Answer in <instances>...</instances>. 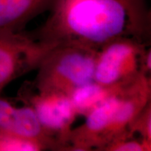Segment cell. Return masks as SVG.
<instances>
[{
	"mask_svg": "<svg viewBox=\"0 0 151 151\" xmlns=\"http://www.w3.org/2000/svg\"><path fill=\"white\" fill-rule=\"evenodd\" d=\"M46 22L30 32L45 46L75 45L99 52L116 39L150 45L147 0H55Z\"/></svg>",
	"mask_w": 151,
	"mask_h": 151,
	"instance_id": "cell-1",
	"label": "cell"
},
{
	"mask_svg": "<svg viewBox=\"0 0 151 151\" xmlns=\"http://www.w3.org/2000/svg\"><path fill=\"white\" fill-rule=\"evenodd\" d=\"M98 51L75 45H60L50 48L37 68L32 82L40 91L69 94L75 88L94 81Z\"/></svg>",
	"mask_w": 151,
	"mask_h": 151,
	"instance_id": "cell-2",
	"label": "cell"
},
{
	"mask_svg": "<svg viewBox=\"0 0 151 151\" xmlns=\"http://www.w3.org/2000/svg\"><path fill=\"white\" fill-rule=\"evenodd\" d=\"M148 46L127 38L106 44L98 52L94 81L114 88L134 80L144 73L143 58Z\"/></svg>",
	"mask_w": 151,
	"mask_h": 151,
	"instance_id": "cell-3",
	"label": "cell"
},
{
	"mask_svg": "<svg viewBox=\"0 0 151 151\" xmlns=\"http://www.w3.org/2000/svg\"><path fill=\"white\" fill-rule=\"evenodd\" d=\"M18 99L33 109L43 129L58 139L62 150H65L71 126L77 116L69 94L40 91L32 83H26L19 90Z\"/></svg>",
	"mask_w": 151,
	"mask_h": 151,
	"instance_id": "cell-4",
	"label": "cell"
},
{
	"mask_svg": "<svg viewBox=\"0 0 151 151\" xmlns=\"http://www.w3.org/2000/svg\"><path fill=\"white\" fill-rule=\"evenodd\" d=\"M50 48L30 32L0 31V93L12 81L37 69Z\"/></svg>",
	"mask_w": 151,
	"mask_h": 151,
	"instance_id": "cell-5",
	"label": "cell"
},
{
	"mask_svg": "<svg viewBox=\"0 0 151 151\" xmlns=\"http://www.w3.org/2000/svg\"><path fill=\"white\" fill-rule=\"evenodd\" d=\"M0 131L5 134L35 141L45 150H61L60 142L43 129L29 106H17L0 93Z\"/></svg>",
	"mask_w": 151,
	"mask_h": 151,
	"instance_id": "cell-6",
	"label": "cell"
},
{
	"mask_svg": "<svg viewBox=\"0 0 151 151\" xmlns=\"http://www.w3.org/2000/svg\"><path fill=\"white\" fill-rule=\"evenodd\" d=\"M55 0H0V31L20 32L36 17L50 11Z\"/></svg>",
	"mask_w": 151,
	"mask_h": 151,
	"instance_id": "cell-7",
	"label": "cell"
},
{
	"mask_svg": "<svg viewBox=\"0 0 151 151\" xmlns=\"http://www.w3.org/2000/svg\"><path fill=\"white\" fill-rule=\"evenodd\" d=\"M114 88H106L92 81L75 88L69 92V97L76 114L86 116L102 101Z\"/></svg>",
	"mask_w": 151,
	"mask_h": 151,
	"instance_id": "cell-8",
	"label": "cell"
},
{
	"mask_svg": "<svg viewBox=\"0 0 151 151\" xmlns=\"http://www.w3.org/2000/svg\"><path fill=\"white\" fill-rule=\"evenodd\" d=\"M151 104L150 101L141 111L128 127V135L137 132L141 136V139L151 144Z\"/></svg>",
	"mask_w": 151,
	"mask_h": 151,
	"instance_id": "cell-9",
	"label": "cell"
},
{
	"mask_svg": "<svg viewBox=\"0 0 151 151\" xmlns=\"http://www.w3.org/2000/svg\"><path fill=\"white\" fill-rule=\"evenodd\" d=\"M45 150L42 146L29 140L4 134L0 151H39Z\"/></svg>",
	"mask_w": 151,
	"mask_h": 151,
	"instance_id": "cell-10",
	"label": "cell"
},
{
	"mask_svg": "<svg viewBox=\"0 0 151 151\" xmlns=\"http://www.w3.org/2000/svg\"><path fill=\"white\" fill-rule=\"evenodd\" d=\"M151 144L141 140H134L129 138L120 139L111 143L104 150L109 151H148L150 150Z\"/></svg>",
	"mask_w": 151,
	"mask_h": 151,
	"instance_id": "cell-11",
	"label": "cell"
},
{
	"mask_svg": "<svg viewBox=\"0 0 151 151\" xmlns=\"http://www.w3.org/2000/svg\"><path fill=\"white\" fill-rule=\"evenodd\" d=\"M3 137H4V133H2V132L0 131V146H1V141H2Z\"/></svg>",
	"mask_w": 151,
	"mask_h": 151,
	"instance_id": "cell-12",
	"label": "cell"
}]
</instances>
